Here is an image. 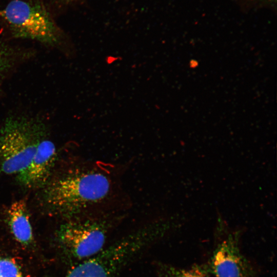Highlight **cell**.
<instances>
[{
    "label": "cell",
    "instance_id": "6da1fadb",
    "mask_svg": "<svg viewBox=\"0 0 277 277\" xmlns=\"http://www.w3.org/2000/svg\"><path fill=\"white\" fill-rule=\"evenodd\" d=\"M44 203L53 212L76 216L104 200L111 190V181L105 174L85 167L71 169L46 185Z\"/></svg>",
    "mask_w": 277,
    "mask_h": 277
},
{
    "label": "cell",
    "instance_id": "7a4b0ae2",
    "mask_svg": "<svg viewBox=\"0 0 277 277\" xmlns=\"http://www.w3.org/2000/svg\"><path fill=\"white\" fill-rule=\"evenodd\" d=\"M45 133L38 121L23 117L8 118L0 134V171L12 174L24 170Z\"/></svg>",
    "mask_w": 277,
    "mask_h": 277
},
{
    "label": "cell",
    "instance_id": "3957f363",
    "mask_svg": "<svg viewBox=\"0 0 277 277\" xmlns=\"http://www.w3.org/2000/svg\"><path fill=\"white\" fill-rule=\"evenodd\" d=\"M2 15L15 36L51 45L58 41L55 24L45 8L38 3L13 0Z\"/></svg>",
    "mask_w": 277,
    "mask_h": 277
},
{
    "label": "cell",
    "instance_id": "277c9868",
    "mask_svg": "<svg viewBox=\"0 0 277 277\" xmlns=\"http://www.w3.org/2000/svg\"><path fill=\"white\" fill-rule=\"evenodd\" d=\"M109 227V223L105 219L81 217L62 225L58 237L65 250L81 262L104 249Z\"/></svg>",
    "mask_w": 277,
    "mask_h": 277
},
{
    "label": "cell",
    "instance_id": "5b68a950",
    "mask_svg": "<svg viewBox=\"0 0 277 277\" xmlns=\"http://www.w3.org/2000/svg\"><path fill=\"white\" fill-rule=\"evenodd\" d=\"M240 230H231L221 241L208 263L207 271L215 277H252L254 270L239 247Z\"/></svg>",
    "mask_w": 277,
    "mask_h": 277
},
{
    "label": "cell",
    "instance_id": "8992f818",
    "mask_svg": "<svg viewBox=\"0 0 277 277\" xmlns=\"http://www.w3.org/2000/svg\"><path fill=\"white\" fill-rule=\"evenodd\" d=\"M56 150L51 141L44 137L28 166L18 173V182L28 188L45 186L56 159Z\"/></svg>",
    "mask_w": 277,
    "mask_h": 277
},
{
    "label": "cell",
    "instance_id": "52a82bcc",
    "mask_svg": "<svg viewBox=\"0 0 277 277\" xmlns=\"http://www.w3.org/2000/svg\"><path fill=\"white\" fill-rule=\"evenodd\" d=\"M25 200L12 203L6 211V220L15 240L22 245L27 246L33 241L32 226Z\"/></svg>",
    "mask_w": 277,
    "mask_h": 277
},
{
    "label": "cell",
    "instance_id": "ba28073f",
    "mask_svg": "<svg viewBox=\"0 0 277 277\" xmlns=\"http://www.w3.org/2000/svg\"><path fill=\"white\" fill-rule=\"evenodd\" d=\"M165 277H208L205 265H195L188 269H180L166 266L163 268Z\"/></svg>",
    "mask_w": 277,
    "mask_h": 277
},
{
    "label": "cell",
    "instance_id": "9c48e42d",
    "mask_svg": "<svg viewBox=\"0 0 277 277\" xmlns=\"http://www.w3.org/2000/svg\"><path fill=\"white\" fill-rule=\"evenodd\" d=\"M0 277H23L22 269L13 259L0 256Z\"/></svg>",
    "mask_w": 277,
    "mask_h": 277
},
{
    "label": "cell",
    "instance_id": "30bf717a",
    "mask_svg": "<svg viewBox=\"0 0 277 277\" xmlns=\"http://www.w3.org/2000/svg\"><path fill=\"white\" fill-rule=\"evenodd\" d=\"M14 57L10 48L0 43V81L12 66Z\"/></svg>",
    "mask_w": 277,
    "mask_h": 277
}]
</instances>
